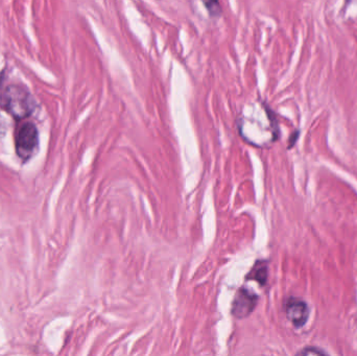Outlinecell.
Instances as JSON below:
<instances>
[{
  "instance_id": "6da1fadb",
  "label": "cell",
  "mask_w": 357,
  "mask_h": 356,
  "mask_svg": "<svg viewBox=\"0 0 357 356\" xmlns=\"http://www.w3.org/2000/svg\"><path fill=\"white\" fill-rule=\"evenodd\" d=\"M0 109L13 118L23 121L33 112L35 102L25 86L10 84L3 87L0 84Z\"/></svg>"
},
{
  "instance_id": "7a4b0ae2",
  "label": "cell",
  "mask_w": 357,
  "mask_h": 356,
  "mask_svg": "<svg viewBox=\"0 0 357 356\" xmlns=\"http://www.w3.org/2000/svg\"><path fill=\"white\" fill-rule=\"evenodd\" d=\"M15 146L17 155L23 162L35 156L39 150V132L33 123H24L20 125L17 131Z\"/></svg>"
},
{
  "instance_id": "3957f363",
  "label": "cell",
  "mask_w": 357,
  "mask_h": 356,
  "mask_svg": "<svg viewBox=\"0 0 357 356\" xmlns=\"http://www.w3.org/2000/svg\"><path fill=\"white\" fill-rule=\"evenodd\" d=\"M259 297L253 291L245 286H241L235 293L231 304V316L237 320L249 318L257 307Z\"/></svg>"
},
{
  "instance_id": "277c9868",
  "label": "cell",
  "mask_w": 357,
  "mask_h": 356,
  "mask_svg": "<svg viewBox=\"0 0 357 356\" xmlns=\"http://www.w3.org/2000/svg\"><path fill=\"white\" fill-rule=\"evenodd\" d=\"M285 314L289 322L296 327L305 325L308 320V307L305 302L298 298H289L285 303Z\"/></svg>"
},
{
  "instance_id": "5b68a950",
  "label": "cell",
  "mask_w": 357,
  "mask_h": 356,
  "mask_svg": "<svg viewBox=\"0 0 357 356\" xmlns=\"http://www.w3.org/2000/svg\"><path fill=\"white\" fill-rule=\"evenodd\" d=\"M268 265L264 261H256L255 265L252 268L251 271L248 273L247 280H253L257 282L260 286H264L268 282Z\"/></svg>"
},
{
  "instance_id": "8992f818",
  "label": "cell",
  "mask_w": 357,
  "mask_h": 356,
  "mask_svg": "<svg viewBox=\"0 0 357 356\" xmlns=\"http://www.w3.org/2000/svg\"><path fill=\"white\" fill-rule=\"evenodd\" d=\"M211 18H218L222 15V6L220 0H202Z\"/></svg>"
},
{
  "instance_id": "52a82bcc",
  "label": "cell",
  "mask_w": 357,
  "mask_h": 356,
  "mask_svg": "<svg viewBox=\"0 0 357 356\" xmlns=\"http://www.w3.org/2000/svg\"><path fill=\"white\" fill-rule=\"evenodd\" d=\"M299 355H324V353H323V351L316 350V349L306 348V349H304L303 351H301V353H299Z\"/></svg>"
},
{
  "instance_id": "ba28073f",
  "label": "cell",
  "mask_w": 357,
  "mask_h": 356,
  "mask_svg": "<svg viewBox=\"0 0 357 356\" xmlns=\"http://www.w3.org/2000/svg\"><path fill=\"white\" fill-rule=\"evenodd\" d=\"M4 134V125L3 123L0 121V136L3 135Z\"/></svg>"
}]
</instances>
